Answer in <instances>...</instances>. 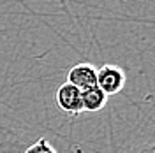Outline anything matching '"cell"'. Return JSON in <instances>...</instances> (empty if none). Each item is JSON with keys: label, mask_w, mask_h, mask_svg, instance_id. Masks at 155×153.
Instances as JSON below:
<instances>
[{"label": "cell", "mask_w": 155, "mask_h": 153, "mask_svg": "<svg viewBox=\"0 0 155 153\" xmlns=\"http://www.w3.org/2000/svg\"><path fill=\"white\" fill-rule=\"evenodd\" d=\"M97 86L109 95H116L124 90L125 86V72L124 69L113 65V63H106L101 69H97Z\"/></svg>", "instance_id": "obj_1"}, {"label": "cell", "mask_w": 155, "mask_h": 153, "mask_svg": "<svg viewBox=\"0 0 155 153\" xmlns=\"http://www.w3.org/2000/svg\"><path fill=\"white\" fill-rule=\"evenodd\" d=\"M57 104L58 107L69 116H78L83 113V100H81V90L71 83L60 85L57 90Z\"/></svg>", "instance_id": "obj_2"}, {"label": "cell", "mask_w": 155, "mask_h": 153, "mask_svg": "<svg viewBox=\"0 0 155 153\" xmlns=\"http://www.w3.org/2000/svg\"><path fill=\"white\" fill-rule=\"evenodd\" d=\"M67 83L74 85L81 92L92 88V86H97V69L92 63H87V62L76 63L74 67L69 69Z\"/></svg>", "instance_id": "obj_3"}, {"label": "cell", "mask_w": 155, "mask_h": 153, "mask_svg": "<svg viewBox=\"0 0 155 153\" xmlns=\"http://www.w3.org/2000/svg\"><path fill=\"white\" fill-rule=\"evenodd\" d=\"M81 100H83V111L95 113V111H101L106 106L107 95L99 86H92V88L81 92Z\"/></svg>", "instance_id": "obj_4"}, {"label": "cell", "mask_w": 155, "mask_h": 153, "mask_svg": "<svg viewBox=\"0 0 155 153\" xmlns=\"http://www.w3.org/2000/svg\"><path fill=\"white\" fill-rule=\"evenodd\" d=\"M27 144L14 130L0 127V153H23Z\"/></svg>", "instance_id": "obj_5"}, {"label": "cell", "mask_w": 155, "mask_h": 153, "mask_svg": "<svg viewBox=\"0 0 155 153\" xmlns=\"http://www.w3.org/2000/svg\"><path fill=\"white\" fill-rule=\"evenodd\" d=\"M23 153H57V150L53 148V144L46 137H39L32 144H28L23 150Z\"/></svg>", "instance_id": "obj_6"}, {"label": "cell", "mask_w": 155, "mask_h": 153, "mask_svg": "<svg viewBox=\"0 0 155 153\" xmlns=\"http://www.w3.org/2000/svg\"><path fill=\"white\" fill-rule=\"evenodd\" d=\"M127 153H155V143H143L139 146L130 148Z\"/></svg>", "instance_id": "obj_7"}]
</instances>
